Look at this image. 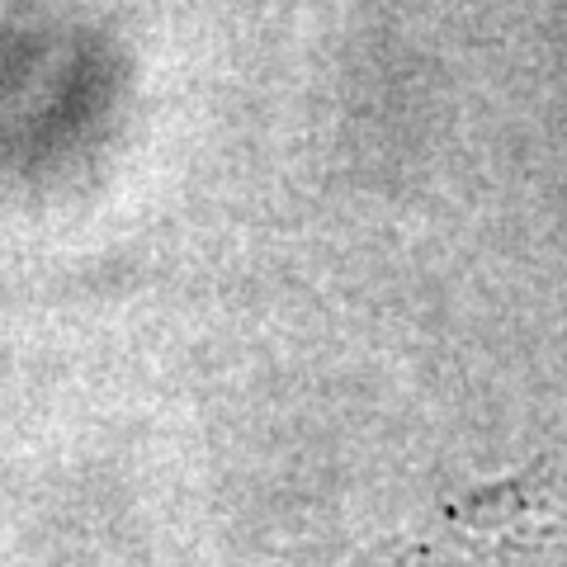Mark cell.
<instances>
[{
	"label": "cell",
	"instance_id": "cell-1",
	"mask_svg": "<svg viewBox=\"0 0 567 567\" xmlns=\"http://www.w3.org/2000/svg\"><path fill=\"white\" fill-rule=\"evenodd\" d=\"M558 558H567V450L341 567H548Z\"/></svg>",
	"mask_w": 567,
	"mask_h": 567
}]
</instances>
